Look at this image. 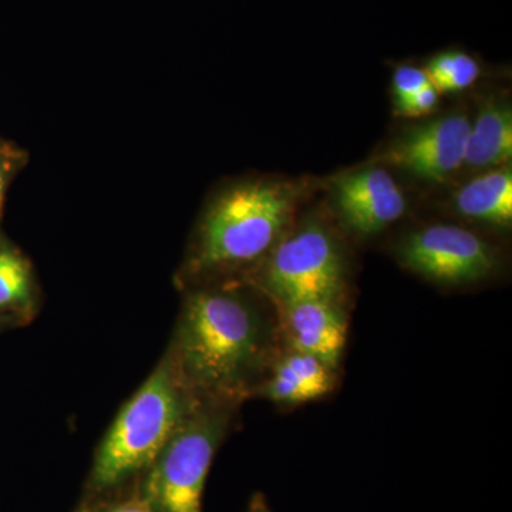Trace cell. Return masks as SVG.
<instances>
[{"instance_id": "cell-13", "label": "cell", "mask_w": 512, "mask_h": 512, "mask_svg": "<svg viewBox=\"0 0 512 512\" xmlns=\"http://www.w3.org/2000/svg\"><path fill=\"white\" fill-rule=\"evenodd\" d=\"M42 295L26 256L12 247H0V319L26 325L36 318Z\"/></svg>"}, {"instance_id": "cell-20", "label": "cell", "mask_w": 512, "mask_h": 512, "mask_svg": "<svg viewBox=\"0 0 512 512\" xmlns=\"http://www.w3.org/2000/svg\"><path fill=\"white\" fill-rule=\"evenodd\" d=\"M0 322H3V320H2V319H0Z\"/></svg>"}, {"instance_id": "cell-5", "label": "cell", "mask_w": 512, "mask_h": 512, "mask_svg": "<svg viewBox=\"0 0 512 512\" xmlns=\"http://www.w3.org/2000/svg\"><path fill=\"white\" fill-rule=\"evenodd\" d=\"M275 305L325 299L348 305V252L336 229L316 214L296 218L289 231L248 276Z\"/></svg>"}, {"instance_id": "cell-9", "label": "cell", "mask_w": 512, "mask_h": 512, "mask_svg": "<svg viewBox=\"0 0 512 512\" xmlns=\"http://www.w3.org/2000/svg\"><path fill=\"white\" fill-rule=\"evenodd\" d=\"M275 306L285 346L319 357L332 369H340L349 338L346 303L303 299Z\"/></svg>"}, {"instance_id": "cell-1", "label": "cell", "mask_w": 512, "mask_h": 512, "mask_svg": "<svg viewBox=\"0 0 512 512\" xmlns=\"http://www.w3.org/2000/svg\"><path fill=\"white\" fill-rule=\"evenodd\" d=\"M165 352L195 400L258 399L284 348L275 303L248 279L185 289Z\"/></svg>"}, {"instance_id": "cell-16", "label": "cell", "mask_w": 512, "mask_h": 512, "mask_svg": "<svg viewBox=\"0 0 512 512\" xmlns=\"http://www.w3.org/2000/svg\"><path fill=\"white\" fill-rule=\"evenodd\" d=\"M439 96V90L433 84H430V86L421 89L420 92L414 93L413 96L397 101L396 107L404 117L426 116V114L436 109Z\"/></svg>"}, {"instance_id": "cell-18", "label": "cell", "mask_w": 512, "mask_h": 512, "mask_svg": "<svg viewBox=\"0 0 512 512\" xmlns=\"http://www.w3.org/2000/svg\"><path fill=\"white\" fill-rule=\"evenodd\" d=\"M245 512H272V510L264 494L254 493L251 500H249L247 511Z\"/></svg>"}, {"instance_id": "cell-11", "label": "cell", "mask_w": 512, "mask_h": 512, "mask_svg": "<svg viewBox=\"0 0 512 512\" xmlns=\"http://www.w3.org/2000/svg\"><path fill=\"white\" fill-rule=\"evenodd\" d=\"M453 207L464 220L494 228H510L512 221L510 168H491L471 178L454 194Z\"/></svg>"}, {"instance_id": "cell-15", "label": "cell", "mask_w": 512, "mask_h": 512, "mask_svg": "<svg viewBox=\"0 0 512 512\" xmlns=\"http://www.w3.org/2000/svg\"><path fill=\"white\" fill-rule=\"evenodd\" d=\"M431 82L426 70L417 66H400L394 70L393 93L394 99L402 101L414 93L420 92L424 87L430 86Z\"/></svg>"}, {"instance_id": "cell-2", "label": "cell", "mask_w": 512, "mask_h": 512, "mask_svg": "<svg viewBox=\"0 0 512 512\" xmlns=\"http://www.w3.org/2000/svg\"><path fill=\"white\" fill-rule=\"evenodd\" d=\"M308 192L305 181L266 177L215 194L175 274L178 291L248 278L292 227Z\"/></svg>"}, {"instance_id": "cell-19", "label": "cell", "mask_w": 512, "mask_h": 512, "mask_svg": "<svg viewBox=\"0 0 512 512\" xmlns=\"http://www.w3.org/2000/svg\"><path fill=\"white\" fill-rule=\"evenodd\" d=\"M3 185H5V180H3V175L0 173V208H2L3 201Z\"/></svg>"}, {"instance_id": "cell-7", "label": "cell", "mask_w": 512, "mask_h": 512, "mask_svg": "<svg viewBox=\"0 0 512 512\" xmlns=\"http://www.w3.org/2000/svg\"><path fill=\"white\" fill-rule=\"evenodd\" d=\"M471 120L446 114L410 127L384 150L380 161L426 181L443 183L464 167Z\"/></svg>"}, {"instance_id": "cell-6", "label": "cell", "mask_w": 512, "mask_h": 512, "mask_svg": "<svg viewBox=\"0 0 512 512\" xmlns=\"http://www.w3.org/2000/svg\"><path fill=\"white\" fill-rule=\"evenodd\" d=\"M393 254L406 271L446 288L483 284L503 266V256L493 242L473 229L443 222L406 232Z\"/></svg>"}, {"instance_id": "cell-17", "label": "cell", "mask_w": 512, "mask_h": 512, "mask_svg": "<svg viewBox=\"0 0 512 512\" xmlns=\"http://www.w3.org/2000/svg\"><path fill=\"white\" fill-rule=\"evenodd\" d=\"M84 512H154V510L144 500L137 487L136 490L111 498V500L104 501V503Z\"/></svg>"}, {"instance_id": "cell-14", "label": "cell", "mask_w": 512, "mask_h": 512, "mask_svg": "<svg viewBox=\"0 0 512 512\" xmlns=\"http://www.w3.org/2000/svg\"><path fill=\"white\" fill-rule=\"evenodd\" d=\"M424 70L440 93L466 90L477 82L481 73L480 64L473 56L456 50L431 57Z\"/></svg>"}, {"instance_id": "cell-3", "label": "cell", "mask_w": 512, "mask_h": 512, "mask_svg": "<svg viewBox=\"0 0 512 512\" xmlns=\"http://www.w3.org/2000/svg\"><path fill=\"white\" fill-rule=\"evenodd\" d=\"M195 402L164 350L97 444L72 512L90 510L136 490Z\"/></svg>"}, {"instance_id": "cell-10", "label": "cell", "mask_w": 512, "mask_h": 512, "mask_svg": "<svg viewBox=\"0 0 512 512\" xmlns=\"http://www.w3.org/2000/svg\"><path fill=\"white\" fill-rule=\"evenodd\" d=\"M339 370L319 357L284 345L266 377L258 399L279 409H295L325 399L338 387Z\"/></svg>"}, {"instance_id": "cell-8", "label": "cell", "mask_w": 512, "mask_h": 512, "mask_svg": "<svg viewBox=\"0 0 512 512\" xmlns=\"http://www.w3.org/2000/svg\"><path fill=\"white\" fill-rule=\"evenodd\" d=\"M330 197L342 227L359 238L382 234L407 211L402 188L380 165L340 175L333 181Z\"/></svg>"}, {"instance_id": "cell-4", "label": "cell", "mask_w": 512, "mask_h": 512, "mask_svg": "<svg viewBox=\"0 0 512 512\" xmlns=\"http://www.w3.org/2000/svg\"><path fill=\"white\" fill-rule=\"evenodd\" d=\"M242 406L197 400L138 491L154 512H204L205 485L214 458L234 431Z\"/></svg>"}, {"instance_id": "cell-12", "label": "cell", "mask_w": 512, "mask_h": 512, "mask_svg": "<svg viewBox=\"0 0 512 512\" xmlns=\"http://www.w3.org/2000/svg\"><path fill=\"white\" fill-rule=\"evenodd\" d=\"M512 156V111L505 101L493 100L478 111L468 133L464 167H504Z\"/></svg>"}]
</instances>
